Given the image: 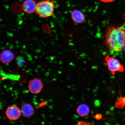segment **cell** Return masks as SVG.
<instances>
[{
  "instance_id": "cell-9",
  "label": "cell",
  "mask_w": 125,
  "mask_h": 125,
  "mask_svg": "<svg viewBox=\"0 0 125 125\" xmlns=\"http://www.w3.org/2000/svg\"><path fill=\"white\" fill-rule=\"evenodd\" d=\"M72 19L75 22L82 23L85 21V18L84 14L79 10H75L72 12Z\"/></svg>"
},
{
  "instance_id": "cell-2",
  "label": "cell",
  "mask_w": 125,
  "mask_h": 125,
  "mask_svg": "<svg viewBox=\"0 0 125 125\" xmlns=\"http://www.w3.org/2000/svg\"><path fill=\"white\" fill-rule=\"evenodd\" d=\"M54 8L53 1L46 0L37 3L35 11L42 18H46L51 17L54 14Z\"/></svg>"
},
{
  "instance_id": "cell-6",
  "label": "cell",
  "mask_w": 125,
  "mask_h": 125,
  "mask_svg": "<svg viewBox=\"0 0 125 125\" xmlns=\"http://www.w3.org/2000/svg\"><path fill=\"white\" fill-rule=\"evenodd\" d=\"M36 4L34 0H26L22 4L23 10L26 13L31 14L35 11Z\"/></svg>"
},
{
  "instance_id": "cell-1",
  "label": "cell",
  "mask_w": 125,
  "mask_h": 125,
  "mask_svg": "<svg viewBox=\"0 0 125 125\" xmlns=\"http://www.w3.org/2000/svg\"><path fill=\"white\" fill-rule=\"evenodd\" d=\"M104 37L105 45L109 50L121 51L125 43V28L123 25L108 26Z\"/></svg>"
},
{
  "instance_id": "cell-13",
  "label": "cell",
  "mask_w": 125,
  "mask_h": 125,
  "mask_svg": "<svg viewBox=\"0 0 125 125\" xmlns=\"http://www.w3.org/2000/svg\"><path fill=\"white\" fill-rule=\"evenodd\" d=\"M93 117L96 120H99L102 119V115L101 114L98 113L96 114Z\"/></svg>"
},
{
  "instance_id": "cell-3",
  "label": "cell",
  "mask_w": 125,
  "mask_h": 125,
  "mask_svg": "<svg viewBox=\"0 0 125 125\" xmlns=\"http://www.w3.org/2000/svg\"><path fill=\"white\" fill-rule=\"evenodd\" d=\"M104 65H107L112 75H115L116 72H123L125 71L124 66L118 59L108 56L106 57Z\"/></svg>"
},
{
  "instance_id": "cell-12",
  "label": "cell",
  "mask_w": 125,
  "mask_h": 125,
  "mask_svg": "<svg viewBox=\"0 0 125 125\" xmlns=\"http://www.w3.org/2000/svg\"><path fill=\"white\" fill-rule=\"evenodd\" d=\"M25 62V61L22 56H19L16 58V63L18 66L20 68L23 66Z\"/></svg>"
},
{
  "instance_id": "cell-5",
  "label": "cell",
  "mask_w": 125,
  "mask_h": 125,
  "mask_svg": "<svg viewBox=\"0 0 125 125\" xmlns=\"http://www.w3.org/2000/svg\"><path fill=\"white\" fill-rule=\"evenodd\" d=\"M6 115L8 118L11 121H15L18 119L21 116V110L17 106H10L6 110Z\"/></svg>"
},
{
  "instance_id": "cell-16",
  "label": "cell",
  "mask_w": 125,
  "mask_h": 125,
  "mask_svg": "<svg viewBox=\"0 0 125 125\" xmlns=\"http://www.w3.org/2000/svg\"><path fill=\"white\" fill-rule=\"evenodd\" d=\"M47 102L46 101L42 103L41 104H40V107H41L42 106H45L47 104Z\"/></svg>"
},
{
  "instance_id": "cell-11",
  "label": "cell",
  "mask_w": 125,
  "mask_h": 125,
  "mask_svg": "<svg viewBox=\"0 0 125 125\" xmlns=\"http://www.w3.org/2000/svg\"><path fill=\"white\" fill-rule=\"evenodd\" d=\"M115 107L120 109H123L125 107V96L121 97L117 99L115 104Z\"/></svg>"
},
{
  "instance_id": "cell-17",
  "label": "cell",
  "mask_w": 125,
  "mask_h": 125,
  "mask_svg": "<svg viewBox=\"0 0 125 125\" xmlns=\"http://www.w3.org/2000/svg\"><path fill=\"white\" fill-rule=\"evenodd\" d=\"M95 105L96 106H98L100 105V102L99 101L96 100L95 101Z\"/></svg>"
},
{
  "instance_id": "cell-10",
  "label": "cell",
  "mask_w": 125,
  "mask_h": 125,
  "mask_svg": "<svg viewBox=\"0 0 125 125\" xmlns=\"http://www.w3.org/2000/svg\"><path fill=\"white\" fill-rule=\"evenodd\" d=\"M76 112L78 115L81 117L88 116L90 113V107L86 104H81L77 108Z\"/></svg>"
},
{
  "instance_id": "cell-7",
  "label": "cell",
  "mask_w": 125,
  "mask_h": 125,
  "mask_svg": "<svg viewBox=\"0 0 125 125\" xmlns=\"http://www.w3.org/2000/svg\"><path fill=\"white\" fill-rule=\"evenodd\" d=\"M14 58V56L13 53L9 50H4L0 54V60L4 64L10 63Z\"/></svg>"
},
{
  "instance_id": "cell-14",
  "label": "cell",
  "mask_w": 125,
  "mask_h": 125,
  "mask_svg": "<svg viewBox=\"0 0 125 125\" xmlns=\"http://www.w3.org/2000/svg\"><path fill=\"white\" fill-rule=\"evenodd\" d=\"M77 125H93L91 123L89 122H87V121H81L79 122V123H78Z\"/></svg>"
},
{
  "instance_id": "cell-4",
  "label": "cell",
  "mask_w": 125,
  "mask_h": 125,
  "mask_svg": "<svg viewBox=\"0 0 125 125\" xmlns=\"http://www.w3.org/2000/svg\"><path fill=\"white\" fill-rule=\"evenodd\" d=\"M44 86L41 80L35 78L30 81L28 85L30 91L32 94H37L40 93Z\"/></svg>"
},
{
  "instance_id": "cell-8",
  "label": "cell",
  "mask_w": 125,
  "mask_h": 125,
  "mask_svg": "<svg viewBox=\"0 0 125 125\" xmlns=\"http://www.w3.org/2000/svg\"><path fill=\"white\" fill-rule=\"evenodd\" d=\"M21 112L23 116L26 118H29L34 115L35 109L31 104H23L22 106Z\"/></svg>"
},
{
  "instance_id": "cell-19",
  "label": "cell",
  "mask_w": 125,
  "mask_h": 125,
  "mask_svg": "<svg viewBox=\"0 0 125 125\" xmlns=\"http://www.w3.org/2000/svg\"><path fill=\"white\" fill-rule=\"evenodd\" d=\"M123 20L125 21V14H124L123 15Z\"/></svg>"
},
{
  "instance_id": "cell-18",
  "label": "cell",
  "mask_w": 125,
  "mask_h": 125,
  "mask_svg": "<svg viewBox=\"0 0 125 125\" xmlns=\"http://www.w3.org/2000/svg\"><path fill=\"white\" fill-rule=\"evenodd\" d=\"M123 51H124L125 53V45H124V46H123Z\"/></svg>"
},
{
  "instance_id": "cell-15",
  "label": "cell",
  "mask_w": 125,
  "mask_h": 125,
  "mask_svg": "<svg viewBox=\"0 0 125 125\" xmlns=\"http://www.w3.org/2000/svg\"><path fill=\"white\" fill-rule=\"evenodd\" d=\"M101 1L104 3H108L113 2L115 0H100Z\"/></svg>"
}]
</instances>
